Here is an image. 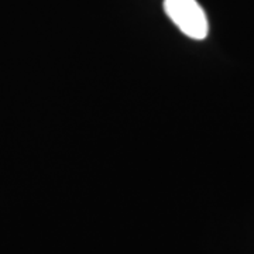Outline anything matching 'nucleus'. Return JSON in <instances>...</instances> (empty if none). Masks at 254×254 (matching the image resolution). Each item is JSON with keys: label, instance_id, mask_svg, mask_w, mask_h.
Masks as SVG:
<instances>
[{"label": "nucleus", "instance_id": "obj_1", "mask_svg": "<svg viewBox=\"0 0 254 254\" xmlns=\"http://www.w3.org/2000/svg\"><path fill=\"white\" fill-rule=\"evenodd\" d=\"M164 10L182 33L192 40L208 36V18L196 0H164Z\"/></svg>", "mask_w": 254, "mask_h": 254}]
</instances>
